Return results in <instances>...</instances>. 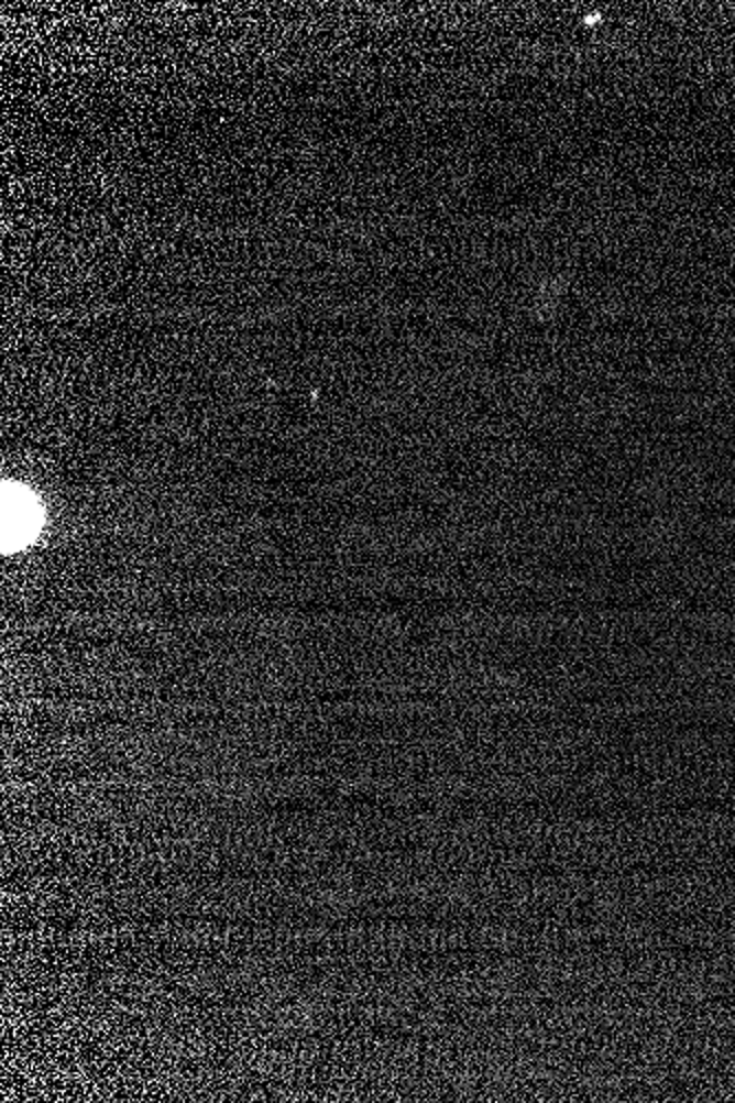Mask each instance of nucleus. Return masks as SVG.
Instances as JSON below:
<instances>
[{
  "mask_svg": "<svg viewBox=\"0 0 735 1103\" xmlns=\"http://www.w3.org/2000/svg\"><path fill=\"white\" fill-rule=\"evenodd\" d=\"M42 506L29 489L4 484L2 491V550L18 553L29 546L42 528Z\"/></svg>",
  "mask_w": 735,
  "mask_h": 1103,
  "instance_id": "obj_1",
  "label": "nucleus"
}]
</instances>
